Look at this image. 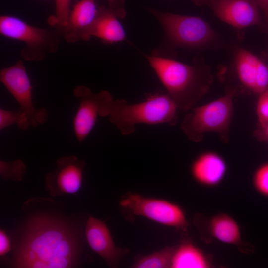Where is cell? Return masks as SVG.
Instances as JSON below:
<instances>
[{
  "label": "cell",
  "instance_id": "cell-24",
  "mask_svg": "<svg viewBox=\"0 0 268 268\" xmlns=\"http://www.w3.org/2000/svg\"><path fill=\"white\" fill-rule=\"evenodd\" d=\"M258 126L268 123V89L260 93L256 107Z\"/></svg>",
  "mask_w": 268,
  "mask_h": 268
},
{
  "label": "cell",
  "instance_id": "cell-6",
  "mask_svg": "<svg viewBox=\"0 0 268 268\" xmlns=\"http://www.w3.org/2000/svg\"><path fill=\"white\" fill-rule=\"evenodd\" d=\"M148 10L161 24L167 43L172 47L198 48L209 45L216 39V33L202 18L150 8Z\"/></svg>",
  "mask_w": 268,
  "mask_h": 268
},
{
  "label": "cell",
  "instance_id": "cell-13",
  "mask_svg": "<svg viewBox=\"0 0 268 268\" xmlns=\"http://www.w3.org/2000/svg\"><path fill=\"white\" fill-rule=\"evenodd\" d=\"M85 236L91 249L111 267H117L129 252L128 249L116 246L106 224L95 217L89 216L88 218Z\"/></svg>",
  "mask_w": 268,
  "mask_h": 268
},
{
  "label": "cell",
  "instance_id": "cell-10",
  "mask_svg": "<svg viewBox=\"0 0 268 268\" xmlns=\"http://www.w3.org/2000/svg\"><path fill=\"white\" fill-rule=\"evenodd\" d=\"M56 168L48 173L46 187L51 196L74 194L80 188L85 162L74 155L64 156L56 162Z\"/></svg>",
  "mask_w": 268,
  "mask_h": 268
},
{
  "label": "cell",
  "instance_id": "cell-11",
  "mask_svg": "<svg viewBox=\"0 0 268 268\" xmlns=\"http://www.w3.org/2000/svg\"><path fill=\"white\" fill-rule=\"evenodd\" d=\"M206 3L221 20L234 27L262 24L260 8L253 0H209Z\"/></svg>",
  "mask_w": 268,
  "mask_h": 268
},
{
  "label": "cell",
  "instance_id": "cell-23",
  "mask_svg": "<svg viewBox=\"0 0 268 268\" xmlns=\"http://www.w3.org/2000/svg\"><path fill=\"white\" fill-rule=\"evenodd\" d=\"M253 184L258 193L268 197V162L262 164L255 170Z\"/></svg>",
  "mask_w": 268,
  "mask_h": 268
},
{
  "label": "cell",
  "instance_id": "cell-16",
  "mask_svg": "<svg viewBox=\"0 0 268 268\" xmlns=\"http://www.w3.org/2000/svg\"><path fill=\"white\" fill-rule=\"evenodd\" d=\"M95 0H80L70 11L62 35L67 42L75 43L94 20L98 10Z\"/></svg>",
  "mask_w": 268,
  "mask_h": 268
},
{
  "label": "cell",
  "instance_id": "cell-1",
  "mask_svg": "<svg viewBox=\"0 0 268 268\" xmlns=\"http://www.w3.org/2000/svg\"><path fill=\"white\" fill-rule=\"evenodd\" d=\"M78 240L64 220L46 214L29 218L15 251L13 266L25 268L72 267Z\"/></svg>",
  "mask_w": 268,
  "mask_h": 268
},
{
  "label": "cell",
  "instance_id": "cell-15",
  "mask_svg": "<svg viewBox=\"0 0 268 268\" xmlns=\"http://www.w3.org/2000/svg\"><path fill=\"white\" fill-rule=\"evenodd\" d=\"M227 171V164L223 158L213 151H206L200 154L191 167V174L198 183L212 187L220 183Z\"/></svg>",
  "mask_w": 268,
  "mask_h": 268
},
{
  "label": "cell",
  "instance_id": "cell-25",
  "mask_svg": "<svg viewBox=\"0 0 268 268\" xmlns=\"http://www.w3.org/2000/svg\"><path fill=\"white\" fill-rule=\"evenodd\" d=\"M109 7L119 19H123L126 15L124 0H106Z\"/></svg>",
  "mask_w": 268,
  "mask_h": 268
},
{
  "label": "cell",
  "instance_id": "cell-9",
  "mask_svg": "<svg viewBox=\"0 0 268 268\" xmlns=\"http://www.w3.org/2000/svg\"><path fill=\"white\" fill-rule=\"evenodd\" d=\"M0 81L15 99L20 109L30 120L32 127L45 123L48 112L45 108H35L32 100V86L21 60L0 71Z\"/></svg>",
  "mask_w": 268,
  "mask_h": 268
},
{
  "label": "cell",
  "instance_id": "cell-18",
  "mask_svg": "<svg viewBox=\"0 0 268 268\" xmlns=\"http://www.w3.org/2000/svg\"><path fill=\"white\" fill-rule=\"evenodd\" d=\"M209 226L213 236L222 243L236 244L240 240L241 233L238 224L227 215L215 216L211 220Z\"/></svg>",
  "mask_w": 268,
  "mask_h": 268
},
{
  "label": "cell",
  "instance_id": "cell-3",
  "mask_svg": "<svg viewBox=\"0 0 268 268\" xmlns=\"http://www.w3.org/2000/svg\"><path fill=\"white\" fill-rule=\"evenodd\" d=\"M177 108L167 94L151 95L143 101L134 104H129L124 99H116L109 121L122 135H127L133 133L136 125L139 124L175 125Z\"/></svg>",
  "mask_w": 268,
  "mask_h": 268
},
{
  "label": "cell",
  "instance_id": "cell-7",
  "mask_svg": "<svg viewBox=\"0 0 268 268\" xmlns=\"http://www.w3.org/2000/svg\"><path fill=\"white\" fill-rule=\"evenodd\" d=\"M120 206L134 216H142L176 229L187 225L185 213L178 204L163 199L144 197L128 192L120 200Z\"/></svg>",
  "mask_w": 268,
  "mask_h": 268
},
{
  "label": "cell",
  "instance_id": "cell-2",
  "mask_svg": "<svg viewBox=\"0 0 268 268\" xmlns=\"http://www.w3.org/2000/svg\"><path fill=\"white\" fill-rule=\"evenodd\" d=\"M145 57L178 108L191 109L209 89L212 77L199 64L190 65L154 54Z\"/></svg>",
  "mask_w": 268,
  "mask_h": 268
},
{
  "label": "cell",
  "instance_id": "cell-28",
  "mask_svg": "<svg viewBox=\"0 0 268 268\" xmlns=\"http://www.w3.org/2000/svg\"><path fill=\"white\" fill-rule=\"evenodd\" d=\"M262 10L268 26V0H253Z\"/></svg>",
  "mask_w": 268,
  "mask_h": 268
},
{
  "label": "cell",
  "instance_id": "cell-17",
  "mask_svg": "<svg viewBox=\"0 0 268 268\" xmlns=\"http://www.w3.org/2000/svg\"><path fill=\"white\" fill-rule=\"evenodd\" d=\"M209 262L205 255L198 247L184 242L175 249L172 258V268H206Z\"/></svg>",
  "mask_w": 268,
  "mask_h": 268
},
{
  "label": "cell",
  "instance_id": "cell-26",
  "mask_svg": "<svg viewBox=\"0 0 268 268\" xmlns=\"http://www.w3.org/2000/svg\"><path fill=\"white\" fill-rule=\"evenodd\" d=\"M11 249L9 238L3 230H0V256H3Z\"/></svg>",
  "mask_w": 268,
  "mask_h": 268
},
{
  "label": "cell",
  "instance_id": "cell-5",
  "mask_svg": "<svg viewBox=\"0 0 268 268\" xmlns=\"http://www.w3.org/2000/svg\"><path fill=\"white\" fill-rule=\"evenodd\" d=\"M0 33L5 37L22 42L20 55L24 60L38 62L57 51L61 32L57 28H42L31 25L19 17H0Z\"/></svg>",
  "mask_w": 268,
  "mask_h": 268
},
{
  "label": "cell",
  "instance_id": "cell-12",
  "mask_svg": "<svg viewBox=\"0 0 268 268\" xmlns=\"http://www.w3.org/2000/svg\"><path fill=\"white\" fill-rule=\"evenodd\" d=\"M235 68L241 84L252 92L260 94L268 89V66L251 52L237 50Z\"/></svg>",
  "mask_w": 268,
  "mask_h": 268
},
{
  "label": "cell",
  "instance_id": "cell-21",
  "mask_svg": "<svg viewBox=\"0 0 268 268\" xmlns=\"http://www.w3.org/2000/svg\"><path fill=\"white\" fill-rule=\"evenodd\" d=\"M71 0H55V13L48 19L52 27L62 31L66 26L70 12Z\"/></svg>",
  "mask_w": 268,
  "mask_h": 268
},
{
  "label": "cell",
  "instance_id": "cell-29",
  "mask_svg": "<svg viewBox=\"0 0 268 268\" xmlns=\"http://www.w3.org/2000/svg\"><path fill=\"white\" fill-rule=\"evenodd\" d=\"M194 3L198 6L201 5L204 3H206L209 0H192Z\"/></svg>",
  "mask_w": 268,
  "mask_h": 268
},
{
  "label": "cell",
  "instance_id": "cell-19",
  "mask_svg": "<svg viewBox=\"0 0 268 268\" xmlns=\"http://www.w3.org/2000/svg\"><path fill=\"white\" fill-rule=\"evenodd\" d=\"M175 249L166 247L148 255H137L132 265L134 268H171L172 258Z\"/></svg>",
  "mask_w": 268,
  "mask_h": 268
},
{
  "label": "cell",
  "instance_id": "cell-14",
  "mask_svg": "<svg viewBox=\"0 0 268 268\" xmlns=\"http://www.w3.org/2000/svg\"><path fill=\"white\" fill-rule=\"evenodd\" d=\"M118 19L110 8L99 6L94 20L81 33L80 40L88 41L95 37L109 44L125 40L126 33Z\"/></svg>",
  "mask_w": 268,
  "mask_h": 268
},
{
  "label": "cell",
  "instance_id": "cell-30",
  "mask_svg": "<svg viewBox=\"0 0 268 268\" xmlns=\"http://www.w3.org/2000/svg\"><path fill=\"white\" fill-rule=\"evenodd\" d=\"M267 60H268L267 65H268V55H267Z\"/></svg>",
  "mask_w": 268,
  "mask_h": 268
},
{
  "label": "cell",
  "instance_id": "cell-20",
  "mask_svg": "<svg viewBox=\"0 0 268 268\" xmlns=\"http://www.w3.org/2000/svg\"><path fill=\"white\" fill-rule=\"evenodd\" d=\"M13 125H16L21 130H27L32 126L27 115L20 109L16 111L0 109V130H2Z\"/></svg>",
  "mask_w": 268,
  "mask_h": 268
},
{
  "label": "cell",
  "instance_id": "cell-22",
  "mask_svg": "<svg viewBox=\"0 0 268 268\" xmlns=\"http://www.w3.org/2000/svg\"><path fill=\"white\" fill-rule=\"evenodd\" d=\"M26 171V166L20 159L10 162L0 161V174L4 180L20 181Z\"/></svg>",
  "mask_w": 268,
  "mask_h": 268
},
{
  "label": "cell",
  "instance_id": "cell-8",
  "mask_svg": "<svg viewBox=\"0 0 268 268\" xmlns=\"http://www.w3.org/2000/svg\"><path fill=\"white\" fill-rule=\"evenodd\" d=\"M79 106L73 120L76 138L81 143L93 129L99 117L109 116L114 99L107 90L94 93L87 86L79 85L73 90Z\"/></svg>",
  "mask_w": 268,
  "mask_h": 268
},
{
  "label": "cell",
  "instance_id": "cell-4",
  "mask_svg": "<svg viewBox=\"0 0 268 268\" xmlns=\"http://www.w3.org/2000/svg\"><path fill=\"white\" fill-rule=\"evenodd\" d=\"M236 89H230L224 96L209 103L193 107L184 117L181 128L192 142L201 141L208 132L218 133L227 140L233 112Z\"/></svg>",
  "mask_w": 268,
  "mask_h": 268
},
{
  "label": "cell",
  "instance_id": "cell-27",
  "mask_svg": "<svg viewBox=\"0 0 268 268\" xmlns=\"http://www.w3.org/2000/svg\"><path fill=\"white\" fill-rule=\"evenodd\" d=\"M254 135L259 141L268 144V123L262 126H258Z\"/></svg>",
  "mask_w": 268,
  "mask_h": 268
}]
</instances>
